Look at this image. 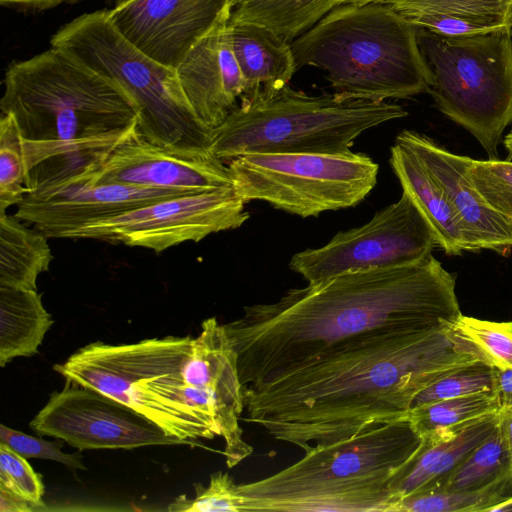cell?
Segmentation results:
<instances>
[{"instance_id": "38", "label": "cell", "mask_w": 512, "mask_h": 512, "mask_svg": "<svg viewBox=\"0 0 512 512\" xmlns=\"http://www.w3.org/2000/svg\"><path fill=\"white\" fill-rule=\"evenodd\" d=\"M37 510L20 497L0 488V512H31Z\"/></svg>"}, {"instance_id": "26", "label": "cell", "mask_w": 512, "mask_h": 512, "mask_svg": "<svg viewBox=\"0 0 512 512\" xmlns=\"http://www.w3.org/2000/svg\"><path fill=\"white\" fill-rule=\"evenodd\" d=\"M500 409L495 392H484L413 407L406 418L424 442L433 443L454 436L473 420Z\"/></svg>"}, {"instance_id": "34", "label": "cell", "mask_w": 512, "mask_h": 512, "mask_svg": "<svg viewBox=\"0 0 512 512\" xmlns=\"http://www.w3.org/2000/svg\"><path fill=\"white\" fill-rule=\"evenodd\" d=\"M0 488L20 497L37 510L45 508L44 485L27 459L0 443Z\"/></svg>"}, {"instance_id": "17", "label": "cell", "mask_w": 512, "mask_h": 512, "mask_svg": "<svg viewBox=\"0 0 512 512\" xmlns=\"http://www.w3.org/2000/svg\"><path fill=\"white\" fill-rule=\"evenodd\" d=\"M99 182L172 190L207 191L233 187L228 166L215 157L190 159L153 145L138 128L104 151Z\"/></svg>"}, {"instance_id": "36", "label": "cell", "mask_w": 512, "mask_h": 512, "mask_svg": "<svg viewBox=\"0 0 512 512\" xmlns=\"http://www.w3.org/2000/svg\"><path fill=\"white\" fill-rule=\"evenodd\" d=\"M494 392L498 397L501 409H512V369L495 368Z\"/></svg>"}, {"instance_id": "31", "label": "cell", "mask_w": 512, "mask_h": 512, "mask_svg": "<svg viewBox=\"0 0 512 512\" xmlns=\"http://www.w3.org/2000/svg\"><path fill=\"white\" fill-rule=\"evenodd\" d=\"M495 391V368L485 362L464 366L422 390L412 406Z\"/></svg>"}, {"instance_id": "21", "label": "cell", "mask_w": 512, "mask_h": 512, "mask_svg": "<svg viewBox=\"0 0 512 512\" xmlns=\"http://www.w3.org/2000/svg\"><path fill=\"white\" fill-rule=\"evenodd\" d=\"M390 164L403 192L411 197L429 223L437 247L448 255L467 251L465 239L442 188L420 159L395 140L390 150Z\"/></svg>"}, {"instance_id": "25", "label": "cell", "mask_w": 512, "mask_h": 512, "mask_svg": "<svg viewBox=\"0 0 512 512\" xmlns=\"http://www.w3.org/2000/svg\"><path fill=\"white\" fill-rule=\"evenodd\" d=\"M338 5L340 0H231L229 21L263 25L290 43Z\"/></svg>"}, {"instance_id": "27", "label": "cell", "mask_w": 512, "mask_h": 512, "mask_svg": "<svg viewBox=\"0 0 512 512\" xmlns=\"http://www.w3.org/2000/svg\"><path fill=\"white\" fill-rule=\"evenodd\" d=\"M511 471L508 450L498 422L492 433L456 467L421 492L478 490Z\"/></svg>"}, {"instance_id": "10", "label": "cell", "mask_w": 512, "mask_h": 512, "mask_svg": "<svg viewBox=\"0 0 512 512\" xmlns=\"http://www.w3.org/2000/svg\"><path fill=\"white\" fill-rule=\"evenodd\" d=\"M235 192L306 218L353 207L375 187L379 166L363 153H253L227 162Z\"/></svg>"}, {"instance_id": "8", "label": "cell", "mask_w": 512, "mask_h": 512, "mask_svg": "<svg viewBox=\"0 0 512 512\" xmlns=\"http://www.w3.org/2000/svg\"><path fill=\"white\" fill-rule=\"evenodd\" d=\"M50 44L115 82L132 98L139 109L142 138L177 156L213 157L212 131L196 116L176 71L122 36L110 22L108 10L76 17L51 37Z\"/></svg>"}, {"instance_id": "3", "label": "cell", "mask_w": 512, "mask_h": 512, "mask_svg": "<svg viewBox=\"0 0 512 512\" xmlns=\"http://www.w3.org/2000/svg\"><path fill=\"white\" fill-rule=\"evenodd\" d=\"M3 84L1 113L18 126L27 171L89 161L138 128L139 109L118 84L56 47L10 64Z\"/></svg>"}, {"instance_id": "2", "label": "cell", "mask_w": 512, "mask_h": 512, "mask_svg": "<svg viewBox=\"0 0 512 512\" xmlns=\"http://www.w3.org/2000/svg\"><path fill=\"white\" fill-rule=\"evenodd\" d=\"M455 275L433 255L414 263L350 271L245 306L224 325L242 386L325 348L379 330L431 332L460 315Z\"/></svg>"}, {"instance_id": "37", "label": "cell", "mask_w": 512, "mask_h": 512, "mask_svg": "<svg viewBox=\"0 0 512 512\" xmlns=\"http://www.w3.org/2000/svg\"><path fill=\"white\" fill-rule=\"evenodd\" d=\"M71 0H0L2 6L13 8L20 11H41L53 8L64 2ZM117 4L125 3L129 0H114Z\"/></svg>"}, {"instance_id": "6", "label": "cell", "mask_w": 512, "mask_h": 512, "mask_svg": "<svg viewBox=\"0 0 512 512\" xmlns=\"http://www.w3.org/2000/svg\"><path fill=\"white\" fill-rule=\"evenodd\" d=\"M191 336L131 344L90 343L54 370L65 380L97 390L138 411L170 436L197 444L221 437L222 412L214 397L190 386L184 365Z\"/></svg>"}, {"instance_id": "28", "label": "cell", "mask_w": 512, "mask_h": 512, "mask_svg": "<svg viewBox=\"0 0 512 512\" xmlns=\"http://www.w3.org/2000/svg\"><path fill=\"white\" fill-rule=\"evenodd\" d=\"M511 496L512 471L478 490H428L407 496L396 512H492Z\"/></svg>"}, {"instance_id": "15", "label": "cell", "mask_w": 512, "mask_h": 512, "mask_svg": "<svg viewBox=\"0 0 512 512\" xmlns=\"http://www.w3.org/2000/svg\"><path fill=\"white\" fill-rule=\"evenodd\" d=\"M230 11L231 0H129L108 10V18L139 50L175 70Z\"/></svg>"}, {"instance_id": "7", "label": "cell", "mask_w": 512, "mask_h": 512, "mask_svg": "<svg viewBox=\"0 0 512 512\" xmlns=\"http://www.w3.org/2000/svg\"><path fill=\"white\" fill-rule=\"evenodd\" d=\"M240 99L211 132L209 151L224 163L253 153H348L364 131L408 114L394 103L335 92L312 96L289 84Z\"/></svg>"}, {"instance_id": "1", "label": "cell", "mask_w": 512, "mask_h": 512, "mask_svg": "<svg viewBox=\"0 0 512 512\" xmlns=\"http://www.w3.org/2000/svg\"><path fill=\"white\" fill-rule=\"evenodd\" d=\"M478 362L486 363L449 324L360 334L243 386L245 420L306 452L406 418L422 390Z\"/></svg>"}, {"instance_id": "29", "label": "cell", "mask_w": 512, "mask_h": 512, "mask_svg": "<svg viewBox=\"0 0 512 512\" xmlns=\"http://www.w3.org/2000/svg\"><path fill=\"white\" fill-rule=\"evenodd\" d=\"M24 141L14 118L0 119V212L19 205L27 194Z\"/></svg>"}, {"instance_id": "33", "label": "cell", "mask_w": 512, "mask_h": 512, "mask_svg": "<svg viewBox=\"0 0 512 512\" xmlns=\"http://www.w3.org/2000/svg\"><path fill=\"white\" fill-rule=\"evenodd\" d=\"M466 174L493 208L512 218V161L469 157Z\"/></svg>"}, {"instance_id": "13", "label": "cell", "mask_w": 512, "mask_h": 512, "mask_svg": "<svg viewBox=\"0 0 512 512\" xmlns=\"http://www.w3.org/2000/svg\"><path fill=\"white\" fill-rule=\"evenodd\" d=\"M66 381L30 422L38 436L62 439L79 450L135 449L189 444L170 436L129 406L91 388Z\"/></svg>"}, {"instance_id": "9", "label": "cell", "mask_w": 512, "mask_h": 512, "mask_svg": "<svg viewBox=\"0 0 512 512\" xmlns=\"http://www.w3.org/2000/svg\"><path fill=\"white\" fill-rule=\"evenodd\" d=\"M512 33L444 36L418 27L420 50L439 110L465 128L490 160L512 123Z\"/></svg>"}, {"instance_id": "24", "label": "cell", "mask_w": 512, "mask_h": 512, "mask_svg": "<svg viewBox=\"0 0 512 512\" xmlns=\"http://www.w3.org/2000/svg\"><path fill=\"white\" fill-rule=\"evenodd\" d=\"M52 260L46 235L0 212V287L37 290V278Z\"/></svg>"}, {"instance_id": "12", "label": "cell", "mask_w": 512, "mask_h": 512, "mask_svg": "<svg viewBox=\"0 0 512 512\" xmlns=\"http://www.w3.org/2000/svg\"><path fill=\"white\" fill-rule=\"evenodd\" d=\"M436 246L426 218L402 192L398 201L366 224L337 233L322 247L294 254L289 267L308 283H315L345 272L414 263Z\"/></svg>"}, {"instance_id": "35", "label": "cell", "mask_w": 512, "mask_h": 512, "mask_svg": "<svg viewBox=\"0 0 512 512\" xmlns=\"http://www.w3.org/2000/svg\"><path fill=\"white\" fill-rule=\"evenodd\" d=\"M0 443L7 445L26 459L38 458L54 460L70 468L86 469L82 462L81 450L73 454L61 451L64 443H66L62 439L48 441L1 424Z\"/></svg>"}, {"instance_id": "20", "label": "cell", "mask_w": 512, "mask_h": 512, "mask_svg": "<svg viewBox=\"0 0 512 512\" xmlns=\"http://www.w3.org/2000/svg\"><path fill=\"white\" fill-rule=\"evenodd\" d=\"M228 33L245 82L242 97L272 93L289 84L297 71L290 43L263 25L231 22Z\"/></svg>"}, {"instance_id": "41", "label": "cell", "mask_w": 512, "mask_h": 512, "mask_svg": "<svg viewBox=\"0 0 512 512\" xmlns=\"http://www.w3.org/2000/svg\"><path fill=\"white\" fill-rule=\"evenodd\" d=\"M512 511V496L496 506L492 512Z\"/></svg>"}, {"instance_id": "11", "label": "cell", "mask_w": 512, "mask_h": 512, "mask_svg": "<svg viewBox=\"0 0 512 512\" xmlns=\"http://www.w3.org/2000/svg\"><path fill=\"white\" fill-rule=\"evenodd\" d=\"M233 187L179 195L142 205L77 228L64 239H95L156 253L236 229L250 217Z\"/></svg>"}, {"instance_id": "5", "label": "cell", "mask_w": 512, "mask_h": 512, "mask_svg": "<svg viewBox=\"0 0 512 512\" xmlns=\"http://www.w3.org/2000/svg\"><path fill=\"white\" fill-rule=\"evenodd\" d=\"M296 69L327 72L335 93L382 102L428 92L418 27L382 2L334 7L290 42Z\"/></svg>"}, {"instance_id": "39", "label": "cell", "mask_w": 512, "mask_h": 512, "mask_svg": "<svg viewBox=\"0 0 512 512\" xmlns=\"http://www.w3.org/2000/svg\"><path fill=\"white\" fill-rule=\"evenodd\" d=\"M499 426L504 437L512 468V409H501L499 411Z\"/></svg>"}, {"instance_id": "42", "label": "cell", "mask_w": 512, "mask_h": 512, "mask_svg": "<svg viewBox=\"0 0 512 512\" xmlns=\"http://www.w3.org/2000/svg\"><path fill=\"white\" fill-rule=\"evenodd\" d=\"M385 0H340L341 4L363 5L367 3L384 2Z\"/></svg>"}, {"instance_id": "22", "label": "cell", "mask_w": 512, "mask_h": 512, "mask_svg": "<svg viewBox=\"0 0 512 512\" xmlns=\"http://www.w3.org/2000/svg\"><path fill=\"white\" fill-rule=\"evenodd\" d=\"M498 422L499 412L491 413L473 420L448 439L424 442L397 484L400 500L423 491L451 471L492 433Z\"/></svg>"}, {"instance_id": "18", "label": "cell", "mask_w": 512, "mask_h": 512, "mask_svg": "<svg viewBox=\"0 0 512 512\" xmlns=\"http://www.w3.org/2000/svg\"><path fill=\"white\" fill-rule=\"evenodd\" d=\"M228 19L199 40L175 69L193 111L211 131L238 106L237 99L245 90L228 33Z\"/></svg>"}, {"instance_id": "14", "label": "cell", "mask_w": 512, "mask_h": 512, "mask_svg": "<svg viewBox=\"0 0 512 512\" xmlns=\"http://www.w3.org/2000/svg\"><path fill=\"white\" fill-rule=\"evenodd\" d=\"M99 162L28 192L14 216L48 238H64L88 223L179 195L200 192L99 182Z\"/></svg>"}, {"instance_id": "16", "label": "cell", "mask_w": 512, "mask_h": 512, "mask_svg": "<svg viewBox=\"0 0 512 512\" xmlns=\"http://www.w3.org/2000/svg\"><path fill=\"white\" fill-rule=\"evenodd\" d=\"M409 148L442 188L467 251L488 249L506 255L512 249V218L493 208L466 174L469 157L454 154L430 137L403 130L395 139Z\"/></svg>"}, {"instance_id": "32", "label": "cell", "mask_w": 512, "mask_h": 512, "mask_svg": "<svg viewBox=\"0 0 512 512\" xmlns=\"http://www.w3.org/2000/svg\"><path fill=\"white\" fill-rule=\"evenodd\" d=\"M195 497H177L168 510L171 512H241L243 501L238 484L228 473L217 471L210 475L209 484H194Z\"/></svg>"}, {"instance_id": "19", "label": "cell", "mask_w": 512, "mask_h": 512, "mask_svg": "<svg viewBox=\"0 0 512 512\" xmlns=\"http://www.w3.org/2000/svg\"><path fill=\"white\" fill-rule=\"evenodd\" d=\"M417 27L444 36L512 33V0H385Z\"/></svg>"}, {"instance_id": "40", "label": "cell", "mask_w": 512, "mask_h": 512, "mask_svg": "<svg viewBox=\"0 0 512 512\" xmlns=\"http://www.w3.org/2000/svg\"><path fill=\"white\" fill-rule=\"evenodd\" d=\"M503 145L508 152V161H512V129L510 132L504 137Z\"/></svg>"}, {"instance_id": "4", "label": "cell", "mask_w": 512, "mask_h": 512, "mask_svg": "<svg viewBox=\"0 0 512 512\" xmlns=\"http://www.w3.org/2000/svg\"><path fill=\"white\" fill-rule=\"evenodd\" d=\"M424 441L407 418L315 444L286 468L238 484L243 511L396 512V487Z\"/></svg>"}, {"instance_id": "23", "label": "cell", "mask_w": 512, "mask_h": 512, "mask_svg": "<svg viewBox=\"0 0 512 512\" xmlns=\"http://www.w3.org/2000/svg\"><path fill=\"white\" fill-rule=\"evenodd\" d=\"M53 323L37 290L0 287V366L37 354Z\"/></svg>"}, {"instance_id": "30", "label": "cell", "mask_w": 512, "mask_h": 512, "mask_svg": "<svg viewBox=\"0 0 512 512\" xmlns=\"http://www.w3.org/2000/svg\"><path fill=\"white\" fill-rule=\"evenodd\" d=\"M449 326L470 342L487 364L512 369V321L493 322L461 314Z\"/></svg>"}]
</instances>
